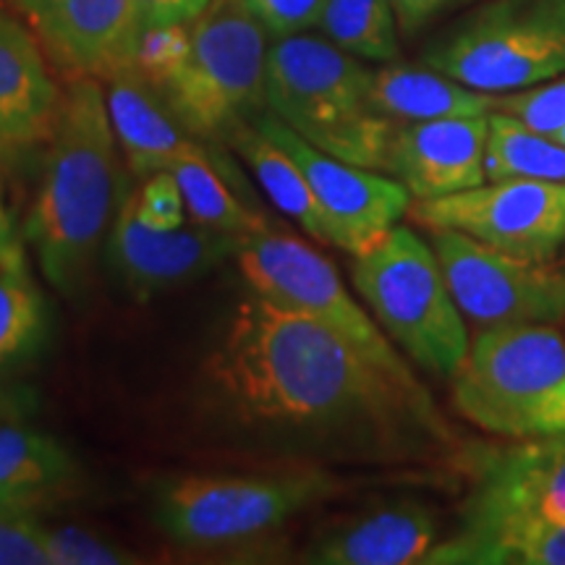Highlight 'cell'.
Listing matches in <instances>:
<instances>
[{"label":"cell","mask_w":565,"mask_h":565,"mask_svg":"<svg viewBox=\"0 0 565 565\" xmlns=\"http://www.w3.org/2000/svg\"><path fill=\"white\" fill-rule=\"evenodd\" d=\"M129 200L141 221L152 228H179L186 223V202H183L179 181L171 171L141 179L139 189L129 192Z\"/></svg>","instance_id":"obj_31"},{"label":"cell","mask_w":565,"mask_h":565,"mask_svg":"<svg viewBox=\"0 0 565 565\" xmlns=\"http://www.w3.org/2000/svg\"><path fill=\"white\" fill-rule=\"evenodd\" d=\"M45 542L51 565H126L139 561L129 550L82 526H47Z\"/></svg>","instance_id":"obj_29"},{"label":"cell","mask_w":565,"mask_h":565,"mask_svg":"<svg viewBox=\"0 0 565 565\" xmlns=\"http://www.w3.org/2000/svg\"><path fill=\"white\" fill-rule=\"evenodd\" d=\"M236 263L259 299L320 322L383 370L419 380L377 320L349 294L333 263L309 244L288 233H252Z\"/></svg>","instance_id":"obj_9"},{"label":"cell","mask_w":565,"mask_h":565,"mask_svg":"<svg viewBox=\"0 0 565 565\" xmlns=\"http://www.w3.org/2000/svg\"><path fill=\"white\" fill-rule=\"evenodd\" d=\"M351 280L408 362L440 380H454L471 341L433 244L398 223L353 257Z\"/></svg>","instance_id":"obj_5"},{"label":"cell","mask_w":565,"mask_h":565,"mask_svg":"<svg viewBox=\"0 0 565 565\" xmlns=\"http://www.w3.org/2000/svg\"><path fill=\"white\" fill-rule=\"evenodd\" d=\"M254 126L299 162L328 223L330 244L351 257L387 236L412 210L414 196L398 179L317 150L270 110L259 113Z\"/></svg>","instance_id":"obj_13"},{"label":"cell","mask_w":565,"mask_h":565,"mask_svg":"<svg viewBox=\"0 0 565 565\" xmlns=\"http://www.w3.org/2000/svg\"><path fill=\"white\" fill-rule=\"evenodd\" d=\"M105 84L113 131L139 181L152 173L171 171L196 145L194 134L179 121L166 97L139 68L116 74Z\"/></svg>","instance_id":"obj_19"},{"label":"cell","mask_w":565,"mask_h":565,"mask_svg":"<svg viewBox=\"0 0 565 565\" xmlns=\"http://www.w3.org/2000/svg\"><path fill=\"white\" fill-rule=\"evenodd\" d=\"M487 181H557L565 183V145L529 129L508 113H490L484 150Z\"/></svg>","instance_id":"obj_25"},{"label":"cell","mask_w":565,"mask_h":565,"mask_svg":"<svg viewBox=\"0 0 565 565\" xmlns=\"http://www.w3.org/2000/svg\"><path fill=\"white\" fill-rule=\"evenodd\" d=\"M108 100L100 82L76 76L61 97L47 141L45 173L24 225V238L45 280L76 299L87 288L97 252L126 196Z\"/></svg>","instance_id":"obj_2"},{"label":"cell","mask_w":565,"mask_h":565,"mask_svg":"<svg viewBox=\"0 0 565 565\" xmlns=\"http://www.w3.org/2000/svg\"><path fill=\"white\" fill-rule=\"evenodd\" d=\"M32 21L51 58L76 76L108 82L137 68V0H55Z\"/></svg>","instance_id":"obj_15"},{"label":"cell","mask_w":565,"mask_h":565,"mask_svg":"<svg viewBox=\"0 0 565 565\" xmlns=\"http://www.w3.org/2000/svg\"><path fill=\"white\" fill-rule=\"evenodd\" d=\"M498 110L519 118L529 129L555 137L565 126V74L529 89L498 95Z\"/></svg>","instance_id":"obj_28"},{"label":"cell","mask_w":565,"mask_h":565,"mask_svg":"<svg viewBox=\"0 0 565 565\" xmlns=\"http://www.w3.org/2000/svg\"><path fill=\"white\" fill-rule=\"evenodd\" d=\"M189 47H192V24H168L141 30L137 68L154 87H160L186 61Z\"/></svg>","instance_id":"obj_30"},{"label":"cell","mask_w":565,"mask_h":565,"mask_svg":"<svg viewBox=\"0 0 565 565\" xmlns=\"http://www.w3.org/2000/svg\"><path fill=\"white\" fill-rule=\"evenodd\" d=\"M238 429L324 461L398 466L458 450L419 380L383 370L320 322L252 294L207 364Z\"/></svg>","instance_id":"obj_1"},{"label":"cell","mask_w":565,"mask_h":565,"mask_svg":"<svg viewBox=\"0 0 565 565\" xmlns=\"http://www.w3.org/2000/svg\"><path fill=\"white\" fill-rule=\"evenodd\" d=\"M422 63L487 95L555 79L565 74V0H477Z\"/></svg>","instance_id":"obj_7"},{"label":"cell","mask_w":565,"mask_h":565,"mask_svg":"<svg viewBox=\"0 0 565 565\" xmlns=\"http://www.w3.org/2000/svg\"><path fill=\"white\" fill-rule=\"evenodd\" d=\"M553 139H557V141H561V145H565V126H563V129L561 131H557L555 134V137Z\"/></svg>","instance_id":"obj_40"},{"label":"cell","mask_w":565,"mask_h":565,"mask_svg":"<svg viewBox=\"0 0 565 565\" xmlns=\"http://www.w3.org/2000/svg\"><path fill=\"white\" fill-rule=\"evenodd\" d=\"M456 414L498 437L565 433V333L555 324L484 328L450 380Z\"/></svg>","instance_id":"obj_4"},{"label":"cell","mask_w":565,"mask_h":565,"mask_svg":"<svg viewBox=\"0 0 565 565\" xmlns=\"http://www.w3.org/2000/svg\"><path fill=\"white\" fill-rule=\"evenodd\" d=\"M246 233L183 223L179 228H152L134 210L126 192L105 242L113 273L121 278L134 299L147 301L168 288L210 273L223 259H236Z\"/></svg>","instance_id":"obj_14"},{"label":"cell","mask_w":565,"mask_h":565,"mask_svg":"<svg viewBox=\"0 0 565 565\" xmlns=\"http://www.w3.org/2000/svg\"><path fill=\"white\" fill-rule=\"evenodd\" d=\"M408 215L424 228H450L515 257L557 263L565 249V183L484 181L466 192L414 200Z\"/></svg>","instance_id":"obj_12"},{"label":"cell","mask_w":565,"mask_h":565,"mask_svg":"<svg viewBox=\"0 0 565 565\" xmlns=\"http://www.w3.org/2000/svg\"><path fill=\"white\" fill-rule=\"evenodd\" d=\"M490 116L433 118L395 124L387 175L414 200H437L487 181L484 150Z\"/></svg>","instance_id":"obj_16"},{"label":"cell","mask_w":565,"mask_h":565,"mask_svg":"<svg viewBox=\"0 0 565 565\" xmlns=\"http://www.w3.org/2000/svg\"><path fill=\"white\" fill-rule=\"evenodd\" d=\"M440 542V521L419 500H395L343 521L303 553L315 565H412Z\"/></svg>","instance_id":"obj_17"},{"label":"cell","mask_w":565,"mask_h":565,"mask_svg":"<svg viewBox=\"0 0 565 565\" xmlns=\"http://www.w3.org/2000/svg\"><path fill=\"white\" fill-rule=\"evenodd\" d=\"M13 3H17L24 13H30V17H38L40 11H45L47 6H53L55 0H13Z\"/></svg>","instance_id":"obj_39"},{"label":"cell","mask_w":565,"mask_h":565,"mask_svg":"<svg viewBox=\"0 0 565 565\" xmlns=\"http://www.w3.org/2000/svg\"><path fill=\"white\" fill-rule=\"evenodd\" d=\"M424 565H565V529L511 526L454 532L429 550Z\"/></svg>","instance_id":"obj_22"},{"label":"cell","mask_w":565,"mask_h":565,"mask_svg":"<svg viewBox=\"0 0 565 565\" xmlns=\"http://www.w3.org/2000/svg\"><path fill=\"white\" fill-rule=\"evenodd\" d=\"M456 532L565 529V433L475 445Z\"/></svg>","instance_id":"obj_11"},{"label":"cell","mask_w":565,"mask_h":565,"mask_svg":"<svg viewBox=\"0 0 565 565\" xmlns=\"http://www.w3.org/2000/svg\"><path fill=\"white\" fill-rule=\"evenodd\" d=\"M47 333V309L30 273L0 270V370L24 362Z\"/></svg>","instance_id":"obj_27"},{"label":"cell","mask_w":565,"mask_h":565,"mask_svg":"<svg viewBox=\"0 0 565 565\" xmlns=\"http://www.w3.org/2000/svg\"><path fill=\"white\" fill-rule=\"evenodd\" d=\"M267 30L244 0H212L192 21V47L154 87L194 137L228 139L267 110Z\"/></svg>","instance_id":"obj_6"},{"label":"cell","mask_w":565,"mask_h":565,"mask_svg":"<svg viewBox=\"0 0 565 565\" xmlns=\"http://www.w3.org/2000/svg\"><path fill=\"white\" fill-rule=\"evenodd\" d=\"M212 0H137L141 30L168 24H192Z\"/></svg>","instance_id":"obj_36"},{"label":"cell","mask_w":565,"mask_h":565,"mask_svg":"<svg viewBox=\"0 0 565 565\" xmlns=\"http://www.w3.org/2000/svg\"><path fill=\"white\" fill-rule=\"evenodd\" d=\"M40 515H24L0 524V565H51Z\"/></svg>","instance_id":"obj_33"},{"label":"cell","mask_w":565,"mask_h":565,"mask_svg":"<svg viewBox=\"0 0 565 565\" xmlns=\"http://www.w3.org/2000/svg\"><path fill=\"white\" fill-rule=\"evenodd\" d=\"M320 30L341 51L362 61L391 63L401 55L393 0H330Z\"/></svg>","instance_id":"obj_26"},{"label":"cell","mask_w":565,"mask_h":565,"mask_svg":"<svg viewBox=\"0 0 565 565\" xmlns=\"http://www.w3.org/2000/svg\"><path fill=\"white\" fill-rule=\"evenodd\" d=\"M341 490V479L317 466L265 477H175L158 487L152 513L175 545L225 547L278 532Z\"/></svg>","instance_id":"obj_8"},{"label":"cell","mask_w":565,"mask_h":565,"mask_svg":"<svg viewBox=\"0 0 565 565\" xmlns=\"http://www.w3.org/2000/svg\"><path fill=\"white\" fill-rule=\"evenodd\" d=\"M372 68L328 38L288 34L267 55V110L317 150L387 173L395 121L370 103Z\"/></svg>","instance_id":"obj_3"},{"label":"cell","mask_w":565,"mask_h":565,"mask_svg":"<svg viewBox=\"0 0 565 565\" xmlns=\"http://www.w3.org/2000/svg\"><path fill=\"white\" fill-rule=\"evenodd\" d=\"M9 152L0 147V154ZM0 270L9 273H30V259H26V238L19 231L17 217L6 200L3 166H0Z\"/></svg>","instance_id":"obj_34"},{"label":"cell","mask_w":565,"mask_h":565,"mask_svg":"<svg viewBox=\"0 0 565 565\" xmlns=\"http://www.w3.org/2000/svg\"><path fill=\"white\" fill-rule=\"evenodd\" d=\"M270 38H288L320 26L330 0H244Z\"/></svg>","instance_id":"obj_32"},{"label":"cell","mask_w":565,"mask_h":565,"mask_svg":"<svg viewBox=\"0 0 565 565\" xmlns=\"http://www.w3.org/2000/svg\"><path fill=\"white\" fill-rule=\"evenodd\" d=\"M471 3H477V0H393V9L395 17H398L401 32L406 38H414V34L427 30L433 21L443 19L445 13Z\"/></svg>","instance_id":"obj_35"},{"label":"cell","mask_w":565,"mask_h":565,"mask_svg":"<svg viewBox=\"0 0 565 565\" xmlns=\"http://www.w3.org/2000/svg\"><path fill=\"white\" fill-rule=\"evenodd\" d=\"M370 103L380 116L395 124L490 116L498 110V95L466 87L429 66H408L395 61L372 68Z\"/></svg>","instance_id":"obj_20"},{"label":"cell","mask_w":565,"mask_h":565,"mask_svg":"<svg viewBox=\"0 0 565 565\" xmlns=\"http://www.w3.org/2000/svg\"><path fill=\"white\" fill-rule=\"evenodd\" d=\"M429 244L458 309L479 330L565 322V267L498 252L450 228L429 231Z\"/></svg>","instance_id":"obj_10"},{"label":"cell","mask_w":565,"mask_h":565,"mask_svg":"<svg viewBox=\"0 0 565 565\" xmlns=\"http://www.w3.org/2000/svg\"><path fill=\"white\" fill-rule=\"evenodd\" d=\"M55 503H58V500L45 498V494L0 490V524L13 519H24V515H40Z\"/></svg>","instance_id":"obj_37"},{"label":"cell","mask_w":565,"mask_h":565,"mask_svg":"<svg viewBox=\"0 0 565 565\" xmlns=\"http://www.w3.org/2000/svg\"><path fill=\"white\" fill-rule=\"evenodd\" d=\"M34 408V395L26 387L0 383V422H19L30 416Z\"/></svg>","instance_id":"obj_38"},{"label":"cell","mask_w":565,"mask_h":565,"mask_svg":"<svg viewBox=\"0 0 565 565\" xmlns=\"http://www.w3.org/2000/svg\"><path fill=\"white\" fill-rule=\"evenodd\" d=\"M79 466L55 437L0 422V490L34 492L61 500L71 494Z\"/></svg>","instance_id":"obj_23"},{"label":"cell","mask_w":565,"mask_h":565,"mask_svg":"<svg viewBox=\"0 0 565 565\" xmlns=\"http://www.w3.org/2000/svg\"><path fill=\"white\" fill-rule=\"evenodd\" d=\"M61 97L40 42L0 13V147L11 152L51 141Z\"/></svg>","instance_id":"obj_18"},{"label":"cell","mask_w":565,"mask_h":565,"mask_svg":"<svg viewBox=\"0 0 565 565\" xmlns=\"http://www.w3.org/2000/svg\"><path fill=\"white\" fill-rule=\"evenodd\" d=\"M563 252H565V249H563Z\"/></svg>","instance_id":"obj_41"},{"label":"cell","mask_w":565,"mask_h":565,"mask_svg":"<svg viewBox=\"0 0 565 565\" xmlns=\"http://www.w3.org/2000/svg\"><path fill=\"white\" fill-rule=\"evenodd\" d=\"M225 141L242 154V160L252 168L254 179L259 181V186L265 189V194L270 196V202L282 215L294 217L303 233H309L317 242L330 244L328 223H324L307 175L278 141L259 131L254 121L233 129Z\"/></svg>","instance_id":"obj_21"},{"label":"cell","mask_w":565,"mask_h":565,"mask_svg":"<svg viewBox=\"0 0 565 565\" xmlns=\"http://www.w3.org/2000/svg\"><path fill=\"white\" fill-rule=\"evenodd\" d=\"M171 173L179 181L186 212L194 223L231 233H246V236L270 231L259 212L238 200V194L231 189L228 179L217 171L215 160L210 158L202 141H196L192 150L175 162Z\"/></svg>","instance_id":"obj_24"}]
</instances>
